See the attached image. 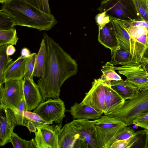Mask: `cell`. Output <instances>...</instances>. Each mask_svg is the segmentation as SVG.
Segmentation results:
<instances>
[{
    "label": "cell",
    "mask_w": 148,
    "mask_h": 148,
    "mask_svg": "<svg viewBox=\"0 0 148 148\" xmlns=\"http://www.w3.org/2000/svg\"><path fill=\"white\" fill-rule=\"evenodd\" d=\"M147 148H148V144Z\"/></svg>",
    "instance_id": "cell-44"
},
{
    "label": "cell",
    "mask_w": 148,
    "mask_h": 148,
    "mask_svg": "<svg viewBox=\"0 0 148 148\" xmlns=\"http://www.w3.org/2000/svg\"><path fill=\"white\" fill-rule=\"evenodd\" d=\"M42 11L47 14H51L49 0H25Z\"/></svg>",
    "instance_id": "cell-32"
},
{
    "label": "cell",
    "mask_w": 148,
    "mask_h": 148,
    "mask_svg": "<svg viewBox=\"0 0 148 148\" xmlns=\"http://www.w3.org/2000/svg\"><path fill=\"white\" fill-rule=\"evenodd\" d=\"M147 6L148 7V0H147Z\"/></svg>",
    "instance_id": "cell-43"
},
{
    "label": "cell",
    "mask_w": 148,
    "mask_h": 148,
    "mask_svg": "<svg viewBox=\"0 0 148 148\" xmlns=\"http://www.w3.org/2000/svg\"><path fill=\"white\" fill-rule=\"evenodd\" d=\"M115 70L126 77L125 82L136 86L140 92L148 90V73L140 64L128 65L115 67Z\"/></svg>",
    "instance_id": "cell-9"
},
{
    "label": "cell",
    "mask_w": 148,
    "mask_h": 148,
    "mask_svg": "<svg viewBox=\"0 0 148 148\" xmlns=\"http://www.w3.org/2000/svg\"><path fill=\"white\" fill-rule=\"evenodd\" d=\"M68 111L74 119L95 120L99 118L104 114L103 112L81 102L75 103Z\"/></svg>",
    "instance_id": "cell-16"
},
{
    "label": "cell",
    "mask_w": 148,
    "mask_h": 148,
    "mask_svg": "<svg viewBox=\"0 0 148 148\" xmlns=\"http://www.w3.org/2000/svg\"><path fill=\"white\" fill-rule=\"evenodd\" d=\"M148 112V90L140 92L138 96L125 101L123 105L113 111L105 114L120 121L127 126L140 115Z\"/></svg>",
    "instance_id": "cell-4"
},
{
    "label": "cell",
    "mask_w": 148,
    "mask_h": 148,
    "mask_svg": "<svg viewBox=\"0 0 148 148\" xmlns=\"http://www.w3.org/2000/svg\"><path fill=\"white\" fill-rule=\"evenodd\" d=\"M111 59L110 62L114 65L139 64L130 53L119 46L111 52Z\"/></svg>",
    "instance_id": "cell-21"
},
{
    "label": "cell",
    "mask_w": 148,
    "mask_h": 148,
    "mask_svg": "<svg viewBox=\"0 0 148 148\" xmlns=\"http://www.w3.org/2000/svg\"><path fill=\"white\" fill-rule=\"evenodd\" d=\"M18 39L14 28L8 30H0V46L5 45H16Z\"/></svg>",
    "instance_id": "cell-26"
},
{
    "label": "cell",
    "mask_w": 148,
    "mask_h": 148,
    "mask_svg": "<svg viewBox=\"0 0 148 148\" xmlns=\"http://www.w3.org/2000/svg\"><path fill=\"white\" fill-rule=\"evenodd\" d=\"M21 56L27 58L29 57L32 54L30 50L26 47L23 48L21 52Z\"/></svg>",
    "instance_id": "cell-41"
},
{
    "label": "cell",
    "mask_w": 148,
    "mask_h": 148,
    "mask_svg": "<svg viewBox=\"0 0 148 148\" xmlns=\"http://www.w3.org/2000/svg\"><path fill=\"white\" fill-rule=\"evenodd\" d=\"M58 141L59 148H82V143L79 135L70 122L61 128Z\"/></svg>",
    "instance_id": "cell-15"
},
{
    "label": "cell",
    "mask_w": 148,
    "mask_h": 148,
    "mask_svg": "<svg viewBox=\"0 0 148 148\" xmlns=\"http://www.w3.org/2000/svg\"><path fill=\"white\" fill-rule=\"evenodd\" d=\"M135 134V131L132 127L125 125L119 132L116 137L115 140L128 139Z\"/></svg>",
    "instance_id": "cell-34"
},
{
    "label": "cell",
    "mask_w": 148,
    "mask_h": 148,
    "mask_svg": "<svg viewBox=\"0 0 148 148\" xmlns=\"http://www.w3.org/2000/svg\"><path fill=\"white\" fill-rule=\"evenodd\" d=\"M50 125L39 127L34 133L36 148H59L58 136L62 125Z\"/></svg>",
    "instance_id": "cell-12"
},
{
    "label": "cell",
    "mask_w": 148,
    "mask_h": 148,
    "mask_svg": "<svg viewBox=\"0 0 148 148\" xmlns=\"http://www.w3.org/2000/svg\"><path fill=\"white\" fill-rule=\"evenodd\" d=\"M0 145L3 146L9 142L10 136L14 127L18 124L14 113L11 110L0 107Z\"/></svg>",
    "instance_id": "cell-13"
},
{
    "label": "cell",
    "mask_w": 148,
    "mask_h": 148,
    "mask_svg": "<svg viewBox=\"0 0 148 148\" xmlns=\"http://www.w3.org/2000/svg\"><path fill=\"white\" fill-rule=\"evenodd\" d=\"M130 141L127 148H147L148 130L145 129L135 132L134 135L130 138Z\"/></svg>",
    "instance_id": "cell-25"
},
{
    "label": "cell",
    "mask_w": 148,
    "mask_h": 148,
    "mask_svg": "<svg viewBox=\"0 0 148 148\" xmlns=\"http://www.w3.org/2000/svg\"><path fill=\"white\" fill-rule=\"evenodd\" d=\"M130 141V138L125 140H116L113 143L110 148H127Z\"/></svg>",
    "instance_id": "cell-37"
},
{
    "label": "cell",
    "mask_w": 148,
    "mask_h": 148,
    "mask_svg": "<svg viewBox=\"0 0 148 148\" xmlns=\"http://www.w3.org/2000/svg\"></svg>",
    "instance_id": "cell-45"
},
{
    "label": "cell",
    "mask_w": 148,
    "mask_h": 148,
    "mask_svg": "<svg viewBox=\"0 0 148 148\" xmlns=\"http://www.w3.org/2000/svg\"><path fill=\"white\" fill-rule=\"evenodd\" d=\"M109 85L103 81L101 78L95 79L91 88L85 93L81 102L104 113L105 99Z\"/></svg>",
    "instance_id": "cell-11"
},
{
    "label": "cell",
    "mask_w": 148,
    "mask_h": 148,
    "mask_svg": "<svg viewBox=\"0 0 148 148\" xmlns=\"http://www.w3.org/2000/svg\"><path fill=\"white\" fill-rule=\"evenodd\" d=\"M9 142L14 148H36L34 138L26 140L20 138L14 132L11 135Z\"/></svg>",
    "instance_id": "cell-27"
},
{
    "label": "cell",
    "mask_w": 148,
    "mask_h": 148,
    "mask_svg": "<svg viewBox=\"0 0 148 148\" xmlns=\"http://www.w3.org/2000/svg\"><path fill=\"white\" fill-rule=\"evenodd\" d=\"M133 124L148 130V112L137 117L133 121Z\"/></svg>",
    "instance_id": "cell-36"
},
{
    "label": "cell",
    "mask_w": 148,
    "mask_h": 148,
    "mask_svg": "<svg viewBox=\"0 0 148 148\" xmlns=\"http://www.w3.org/2000/svg\"><path fill=\"white\" fill-rule=\"evenodd\" d=\"M92 121L96 128L100 148H110L119 132L126 125L121 121L105 114Z\"/></svg>",
    "instance_id": "cell-6"
},
{
    "label": "cell",
    "mask_w": 148,
    "mask_h": 148,
    "mask_svg": "<svg viewBox=\"0 0 148 148\" xmlns=\"http://www.w3.org/2000/svg\"><path fill=\"white\" fill-rule=\"evenodd\" d=\"M26 110V106L23 98L19 103L16 111L14 113L15 118L18 125H22L24 113Z\"/></svg>",
    "instance_id": "cell-33"
},
{
    "label": "cell",
    "mask_w": 148,
    "mask_h": 148,
    "mask_svg": "<svg viewBox=\"0 0 148 148\" xmlns=\"http://www.w3.org/2000/svg\"><path fill=\"white\" fill-rule=\"evenodd\" d=\"M132 0L143 20L148 22V7L147 0Z\"/></svg>",
    "instance_id": "cell-31"
},
{
    "label": "cell",
    "mask_w": 148,
    "mask_h": 148,
    "mask_svg": "<svg viewBox=\"0 0 148 148\" xmlns=\"http://www.w3.org/2000/svg\"><path fill=\"white\" fill-rule=\"evenodd\" d=\"M26 58L21 56L8 66L3 73V84L9 80L23 79Z\"/></svg>",
    "instance_id": "cell-17"
},
{
    "label": "cell",
    "mask_w": 148,
    "mask_h": 148,
    "mask_svg": "<svg viewBox=\"0 0 148 148\" xmlns=\"http://www.w3.org/2000/svg\"><path fill=\"white\" fill-rule=\"evenodd\" d=\"M23 79L5 82L4 86H0V107L9 108L15 113L18 105L24 98Z\"/></svg>",
    "instance_id": "cell-7"
},
{
    "label": "cell",
    "mask_w": 148,
    "mask_h": 148,
    "mask_svg": "<svg viewBox=\"0 0 148 148\" xmlns=\"http://www.w3.org/2000/svg\"><path fill=\"white\" fill-rule=\"evenodd\" d=\"M1 9L11 16L16 25L48 31L57 23L53 15L42 11L25 0H9L3 4Z\"/></svg>",
    "instance_id": "cell-2"
},
{
    "label": "cell",
    "mask_w": 148,
    "mask_h": 148,
    "mask_svg": "<svg viewBox=\"0 0 148 148\" xmlns=\"http://www.w3.org/2000/svg\"><path fill=\"white\" fill-rule=\"evenodd\" d=\"M70 123L79 135L82 148H100L96 128L92 121L74 119Z\"/></svg>",
    "instance_id": "cell-10"
},
{
    "label": "cell",
    "mask_w": 148,
    "mask_h": 148,
    "mask_svg": "<svg viewBox=\"0 0 148 148\" xmlns=\"http://www.w3.org/2000/svg\"><path fill=\"white\" fill-rule=\"evenodd\" d=\"M97 10L110 18L126 22L143 21L132 0H103Z\"/></svg>",
    "instance_id": "cell-5"
},
{
    "label": "cell",
    "mask_w": 148,
    "mask_h": 148,
    "mask_svg": "<svg viewBox=\"0 0 148 148\" xmlns=\"http://www.w3.org/2000/svg\"><path fill=\"white\" fill-rule=\"evenodd\" d=\"M37 53H34L26 58L25 66V76L33 80V73Z\"/></svg>",
    "instance_id": "cell-30"
},
{
    "label": "cell",
    "mask_w": 148,
    "mask_h": 148,
    "mask_svg": "<svg viewBox=\"0 0 148 148\" xmlns=\"http://www.w3.org/2000/svg\"><path fill=\"white\" fill-rule=\"evenodd\" d=\"M16 49L14 45H8L6 48V52L7 56H10L13 55L16 52Z\"/></svg>",
    "instance_id": "cell-40"
},
{
    "label": "cell",
    "mask_w": 148,
    "mask_h": 148,
    "mask_svg": "<svg viewBox=\"0 0 148 148\" xmlns=\"http://www.w3.org/2000/svg\"><path fill=\"white\" fill-rule=\"evenodd\" d=\"M110 19L119 46L130 53L140 64L141 58L148 47V30L141 27L126 25L119 20Z\"/></svg>",
    "instance_id": "cell-3"
},
{
    "label": "cell",
    "mask_w": 148,
    "mask_h": 148,
    "mask_svg": "<svg viewBox=\"0 0 148 148\" xmlns=\"http://www.w3.org/2000/svg\"><path fill=\"white\" fill-rule=\"evenodd\" d=\"M16 25L13 18L8 13L1 9L0 10V30H8L14 28Z\"/></svg>",
    "instance_id": "cell-29"
},
{
    "label": "cell",
    "mask_w": 148,
    "mask_h": 148,
    "mask_svg": "<svg viewBox=\"0 0 148 148\" xmlns=\"http://www.w3.org/2000/svg\"><path fill=\"white\" fill-rule=\"evenodd\" d=\"M42 38L46 47V68L37 84L44 101L59 97L61 86L68 79L77 73L78 64L47 33H43Z\"/></svg>",
    "instance_id": "cell-1"
},
{
    "label": "cell",
    "mask_w": 148,
    "mask_h": 148,
    "mask_svg": "<svg viewBox=\"0 0 148 148\" xmlns=\"http://www.w3.org/2000/svg\"><path fill=\"white\" fill-rule=\"evenodd\" d=\"M65 108L63 101L59 97L48 99L41 102L33 112L51 125L53 122L62 125L65 116Z\"/></svg>",
    "instance_id": "cell-8"
},
{
    "label": "cell",
    "mask_w": 148,
    "mask_h": 148,
    "mask_svg": "<svg viewBox=\"0 0 148 148\" xmlns=\"http://www.w3.org/2000/svg\"><path fill=\"white\" fill-rule=\"evenodd\" d=\"M125 25L133 27H141L148 30V22L145 21L126 22L121 21Z\"/></svg>",
    "instance_id": "cell-38"
},
{
    "label": "cell",
    "mask_w": 148,
    "mask_h": 148,
    "mask_svg": "<svg viewBox=\"0 0 148 148\" xmlns=\"http://www.w3.org/2000/svg\"><path fill=\"white\" fill-rule=\"evenodd\" d=\"M111 87L125 100L137 96L140 92L136 86L123 80L112 81Z\"/></svg>",
    "instance_id": "cell-19"
},
{
    "label": "cell",
    "mask_w": 148,
    "mask_h": 148,
    "mask_svg": "<svg viewBox=\"0 0 148 148\" xmlns=\"http://www.w3.org/2000/svg\"><path fill=\"white\" fill-rule=\"evenodd\" d=\"M114 65L110 62H107L101 70L102 75L101 79L108 84H111L112 81L122 80L121 76L115 71Z\"/></svg>",
    "instance_id": "cell-24"
},
{
    "label": "cell",
    "mask_w": 148,
    "mask_h": 148,
    "mask_svg": "<svg viewBox=\"0 0 148 148\" xmlns=\"http://www.w3.org/2000/svg\"><path fill=\"white\" fill-rule=\"evenodd\" d=\"M9 0H0V3L3 4Z\"/></svg>",
    "instance_id": "cell-42"
},
{
    "label": "cell",
    "mask_w": 148,
    "mask_h": 148,
    "mask_svg": "<svg viewBox=\"0 0 148 148\" xmlns=\"http://www.w3.org/2000/svg\"><path fill=\"white\" fill-rule=\"evenodd\" d=\"M98 40L101 44L110 49L111 52L119 46L110 22L102 29H98Z\"/></svg>",
    "instance_id": "cell-18"
},
{
    "label": "cell",
    "mask_w": 148,
    "mask_h": 148,
    "mask_svg": "<svg viewBox=\"0 0 148 148\" xmlns=\"http://www.w3.org/2000/svg\"><path fill=\"white\" fill-rule=\"evenodd\" d=\"M46 54L45 45L42 38L37 55L34 69V76L38 77H42L46 70Z\"/></svg>",
    "instance_id": "cell-23"
},
{
    "label": "cell",
    "mask_w": 148,
    "mask_h": 148,
    "mask_svg": "<svg viewBox=\"0 0 148 148\" xmlns=\"http://www.w3.org/2000/svg\"><path fill=\"white\" fill-rule=\"evenodd\" d=\"M125 100L111 87L108 86L105 100L104 114L116 110L121 106Z\"/></svg>",
    "instance_id": "cell-20"
},
{
    "label": "cell",
    "mask_w": 148,
    "mask_h": 148,
    "mask_svg": "<svg viewBox=\"0 0 148 148\" xmlns=\"http://www.w3.org/2000/svg\"><path fill=\"white\" fill-rule=\"evenodd\" d=\"M23 92L26 110L31 111L43 101L38 87L34 80L24 77L23 81Z\"/></svg>",
    "instance_id": "cell-14"
},
{
    "label": "cell",
    "mask_w": 148,
    "mask_h": 148,
    "mask_svg": "<svg viewBox=\"0 0 148 148\" xmlns=\"http://www.w3.org/2000/svg\"><path fill=\"white\" fill-rule=\"evenodd\" d=\"M49 124L36 113L26 110L24 113L22 125L28 128L30 132H36L37 129L43 125Z\"/></svg>",
    "instance_id": "cell-22"
},
{
    "label": "cell",
    "mask_w": 148,
    "mask_h": 148,
    "mask_svg": "<svg viewBox=\"0 0 148 148\" xmlns=\"http://www.w3.org/2000/svg\"><path fill=\"white\" fill-rule=\"evenodd\" d=\"M140 63L142 67L148 73V47L143 55Z\"/></svg>",
    "instance_id": "cell-39"
},
{
    "label": "cell",
    "mask_w": 148,
    "mask_h": 148,
    "mask_svg": "<svg viewBox=\"0 0 148 148\" xmlns=\"http://www.w3.org/2000/svg\"><path fill=\"white\" fill-rule=\"evenodd\" d=\"M95 20L98 29H102L111 21L110 18L106 14L105 12H101L97 14L95 16Z\"/></svg>",
    "instance_id": "cell-35"
},
{
    "label": "cell",
    "mask_w": 148,
    "mask_h": 148,
    "mask_svg": "<svg viewBox=\"0 0 148 148\" xmlns=\"http://www.w3.org/2000/svg\"><path fill=\"white\" fill-rule=\"evenodd\" d=\"M8 45L0 46V86H3V76L5 70L13 61V59L6 53V49Z\"/></svg>",
    "instance_id": "cell-28"
}]
</instances>
